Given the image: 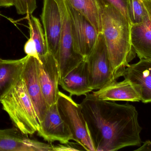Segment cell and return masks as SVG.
Returning <instances> with one entry per match:
<instances>
[{
  "label": "cell",
  "mask_w": 151,
  "mask_h": 151,
  "mask_svg": "<svg viewBox=\"0 0 151 151\" xmlns=\"http://www.w3.org/2000/svg\"><path fill=\"white\" fill-rule=\"evenodd\" d=\"M0 103L14 127L21 133L32 135L38 131L40 123L22 78L2 99Z\"/></svg>",
  "instance_id": "3957f363"
},
{
  "label": "cell",
  "mask_w": 151,
  "mask_h": 151,
  "mask_svg": "<svg viewBox=\"0 0 151 151\" xmlns=\"http://www.w3.org/2000/svg\"><path fill=\"white\" fill-rule=\"evenodd\" d=\"M103 33L113 73L123 76L136 53L131 44L130 21L117 9L104 0H98Z\"/></svg>",
  "instance_id": "7a4b0ae2"
},
{
  "label": "cell",
  "mask_w": 151,
  "mask_h": 151,
  "mask_svg": "<svg viewBox=\"0 0 151 151\" xmlns=\"http://www.w3.org/2000/svg\"><path fill=\"white\" fill-rule=\"evenodd\" d=\"M119 10L129 21L127 0H104Z\"/></svg>",
  "instance_id": "603a6c76"
},
{
  "label": "cell",
  "mask_w": 151,
  "mask_h": 151,
  "mask_svg": "<svg viewBox=\"0 0 151 151\" xmlns=\"http://www.w3.org/2000/svg\"><path fill=\"white\" fill-rule=\"evenodd\" d=\"M48 51L56 59L62 30V19L56 0H44L41 16Z\"/></svg>",
  "instance_id": "9c48e42d"
},
{
  "label": "cell",
  "mask_w": 151,
  "mask_h": 151,
  "mask_svg": "<svg viewBox=\"0 0 151 151\" xmlns=\"http://www.w3.org/2000/svg\"><path fill=\"white\" fill-rule=\"evenodd\" d=\"M151 24V0H142Z\"/></svg>",
  "instance_id": "d4e9b609"
},
{
  "label": "cell",
  "mask_w": 151,
  "mask_h": 151,
  "mask_svg": "<svg viewBox=\"0 0 151 151\" xmlns=\"http://www.w3.org/2000/svg\"><path fill=\"white\" fill-rule=\"evenodd\" d=\"M56 1L59 6L62 19V34L59 51L56 59L60 69V79H62L85 58L74 50L70 19L65 0Z\"/></svg>",
  "instance_id": "8992f818"
},
{
  "label": "cell",
  "mask_w": 151,
  "mask_h": 151,
  "mask_svg": "<svg viewBox=\"0 0 151 151\" xmlns=\"http://www.w3.org/2000/svg\"><path fill=\"white\" fill-rule=\"evenodd\" d=\"M85 59L92 90L100 89L118 79L112 71L103 33H99L94 49Z\"/></svg>",
  "instance_id": "5b68a950"
},
{
  "label": "cell",
  "mask_w": 151,
  "mask_h": 151,
  "mask_svg": "<svg viewBox=\"0 0 151 151\" xmlns=\"http://www.w3.org/2000/svg\"><path fill=\"white\" fill-rule=\"evenodd\" d=\"M21 78L32 102L40 124L43 121L48 107L43 97L39 82L37 59L35 58L27 56Z\"/></svg>",
  "instance_id": "8fae6325"
},
{
  "label": "cell",
  "mask_w": 151,
  "mask_h": 151,
  "mask_svg": "<svg viewBox=\"0 0 151 151\" xmlns=\"http://www.w3.org/2000/svg\"><path fill=\"white\" fill-rule=\"evenodd\" d=\"M59 85L72 96L86 95L91 92L85 59L73 70L60 79Z\"/></svg>",
  "instance_id": "9a60e30c"
},
{
  "label": "cell",
  "mask_w": 151,
  "mask_h": 151,
  "mask_svg": "<svg viewBox=\"0 0 151 151\" xmlns=\"http://www.w3.org/2000/svg\"><path fill=\"white\" fill-rule=\"evenodd\" d=\"M53 147L51 143L29 138L15 127L0 129V151H52Z\"/></svg>",
  "instance_id": "7c38bea8"
},
{
  "label": "cell",
  "mask_w": 151,
  "mask_h": 151,
  "mask_svg": "<svg viewBox=\"0 0 151 151\" xmlns=\"http://www.w3.org/2000/svg\"><path fill=\"white\" fill-rule=\"evenodd\" d=\"M27 56L18 59L0 58V103L21 78Z\"/></svg>",
  "instance_id": "2e32d148"
},
{
  "label": "cell",
  "mask_w": 151,
  "mask_h": 151,
  "mask_svg": "<svg viewBox=\"0 0 151 151\" xmlns=\"http://www.w3.org/2000/svg\"><path fill=\"white\" fill-rule=\"evenodd\" d=\"M24 51L25 53L27 56L34 57L38 60H40V58L37 52L35 43L31 37L25 44L24 46Z\"/></svg>",
  "instance_id": "cb8c5ba5"
},
{
  "label": "cell",
  "mask_w": 151,
  "mask_h": 151,
  "mask_svg": "<svg viewBox=\"0 0 151 151\" xmlns=\"http://www.w3.org/2000/svg\"><path fill=\"white\" fill-rule=\"evenodd\" d=\"M136 151H151V142L150 141H147L144 144Z\"/></svg>",
  "instance_id": "4316f807"
},
{
  "label": "cell",
  "mask_w": 151,
  "mask_h": 151,
  "mask_svg": "<svg viewBox=\"0 0 151 151\" xmlns=\"http://www.w3.org/2000/svg\"><path fill=\"white\" fill-rule=\"evenodd\" d=\"M65 1L70 19L74 50L85 58L94 49L99 33L83 14L73 8L67 0Z\"/></svg>",
  "instance_id": "52a82bcc"
},
{
  "label": "cell",
  "mask_w": 151,
  "mask_h": 151,
  "mask_svg": "<svg viewBox=\"0 0 151 151\" xmlns=\"http://www.w3.org/2000/svg\"><path fill=\"white\" fill-rule=\"evenodd\" d=\"M85 150L77 143L69 142L57 145H53L52 151H73Z\"/></svg>",
  "instance_id": "7402d4cb"
},
{
  "label": "cell",
  "mask_w": 151,
  "mask_h": 151,
  "mask_svg": "<svg viewBox=\"0 0 151 151\" xmlns=\"http://www.w3.org/2000/svg\"><path fill=\"white\" fill-rule=\"evenodd\" d=\"M123 77L132 83L142 103H151V60L140 59L129 65Z\"/></svg>",
  "instance_id": "4fadbf2b"
},
{
  "label": "cell",
  "mask_w": 151,
  "mask_h": 151,
  "mask_svg": "<svg viewBox=\"0 0 151 151\" xmlns=\"http://www.w3.org/2000/svg\"><path fill=\"white\" fill-rule=\"evenodd\" d=\"M128 11L131 25L142 23L149 19L142 0H127Z\"/></svg>",
  "instance_id": "ffe728a7"
},
{
  "label": "cell",
  "mask_w": 151,
  "mask_h": 151,
  "mask_svg": "<svg viewBox=\"0 0 151 151\" xmlns=\"http://www.w3.org/2000/svg\"><path fill=\"white\" fill-rule=\"evenodd\" d=\"M13 4V0H0V7H10Z\"/></svg>",
  "instance_id": "484cf974"
},
{
  "label": "cell",
  "mask_w": 151,
  "mask_h": 151,
  "mask_svg": "<svg viewBox=\"0 0 151 151\" xmlns=\"http://www.w3.org/2000/svg\"><path fill=\"white\" fill-rule=\"evenodd\" d=\"M30 29V37L35 43L39 58L48 52L45 34L39 19L32 15H27Z\"/></svg>",
  "instance_id": "d6986e66"
},
{
  "label": "cell",
  "mask_w": 151,
  "mask_h": 151,
  "mask_svg": "<svg viewBox=\"0 0 151 151\" xmlns=\"http://www.w3.org/2000/svg\"><path fill=\"white\" fill-rule=\"evenodd\" d=\"M57 104L61 117L71 132L73 141L85 150L95 151L80 104L76 103L71 95H67L60 91Z\"/></svg>",
  "instance_id": "277c9868"
},
{
  "label": "cell",
  "mask_w": 151,
  "mask_h": 151,
  "mask_svg": "<svg viewBox=\"0 0 151 151\" xmlns=\"http://www.w3.org/2000/svg\"><path fill=\"white\" fill-rule=\"evenodd\" d=\"M92 24L98 33L103 32L101 12L98 0H67Z\"/></svg>",
  "instance_id": "ac0fdd59"
},
{
  "label": "cell",
  "mask_w": 151,
  "mask_h": 151,
  "mask_svg": "<svg viewBox=\"0 0 151 151\" xmlns=\"http://www.w3.org/2000/svg\"><path fill=\"white\" fill-rule=\"evenodd\" d=\"M131 42L140 59L151 60V24L150 19L142 23L132 25Z\"/></svg>",
  "instance_id": "e0dca14e"
},
{
  "label": "cell",
  "mask_w": 151,
  "mask_h": 151,
  "mask_svg": "<svg viewBox=\"0 0 151 151\" xmlns=\"http://www.w3.org/2000/svg\"><path fill=\"white\" fill-rule=\"evenodd\" d=\"M38 78L48 107L57 103L59 95L60 72L58 63L51 53L37 59Z\"/></svg>",
  "instance_id": "ba28073f"
},
{
  "label": "cell",
  "mask_w": 151,
  "mask_h": 151,
  "mask_svg": "<svg viewBox=\"0 0 151 151\" xmlns=\"http://www.w3.org/2000/svg\"><path fill=\"white\" fill-rule=\"evenodd\" d=\"M13 3L19 15L32 14L37 8L36 0H13Z\"/></svg>",
  "instance_id": "44dd1931"
},
{
  "label": "cell",
  "mask_w": 151,
  "mask_h": 151,
  "mask_svg": "<svg viewBox=\"0 0 151 151\" xmlns=\"http://www.w3.org/2000/svg\"><path fill=\"white\" fill-rule=\"evenodd\" d=\"M92 95L99 100L110 101L140 102L141 98L132 83L125 79L122 82H113L100 89L93 91Z\"/></svg>",
  "instance_id": "5bb4252c"
},
{
  "label": "cell",
  "mask_w": 151,
  "mask_h": 151,
  "mask_svg": "<svg viewBox=\"0 0 151 151\" xmlns=\"http://www.w3.org/2000/svg\"><path fill=\"white\" fill-rule=\"evenodd\" d=\"M95 151L140 146L142 128L135 107L99 100L88 93L80 103Z\"/></svg>",
  "instance_id": "6da1fadb"
},
{
  "label": "cell",
  "mask_w": 151,
  "mask_h": 151,
  "mask_svg": "<svg viewBox=\"0 0 151 151\" xmlns=\"http://www.w3.org/2000/svg\"><path fill=\"white\" fill-rule=\"evenodd\" d=\"M40 125L38 135L49 143L64 144L73 140L70 130L60 115L57 103L48 108Z\"/></svg>",
  "instance_id": "30bf717a"
}]
</instances>
